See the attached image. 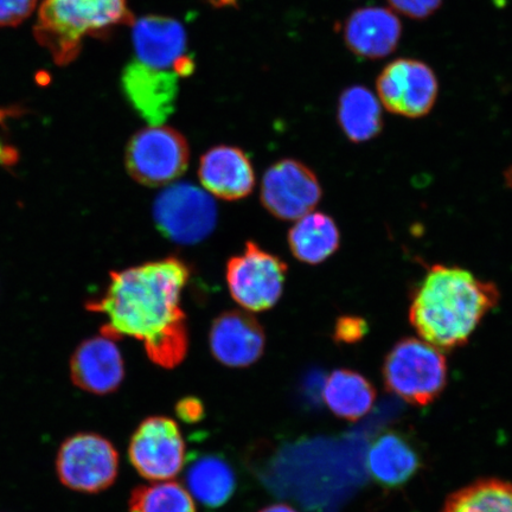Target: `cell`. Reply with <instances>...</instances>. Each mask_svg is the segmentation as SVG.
Returning a JSON list of instances; mask_svg holds the SVG:
<instances>
[{
    "mask_svg": "<svg viewBox=\"0 0 512 512\" xmlns=\"http://www.w3.org/2000/svg\"><path fill=\"white\" fill-rule=\"evenodd\" d=\"M189 278L188 265L174 256L114 271L104 294L89 300L86 309L106 317L101 335L114 341L136 338L153 363L172 369L184 361L189 349L181 306Z\"/></svg>",
    "mask_w": 512,
    "mask_h": 512,
    "instance_id": "cell-1",
    "label": "cell"
},
{
    "mask_svg": "<svg viewBox=\"0 0 512 512\" xmlns=\"http://www.w3.org/2000/svg\"><path fill=\"white\" fill-rule=\"evenodd\" d=\"M501 299L498 287L457 266L434 265L416 286L409 322L428 344L452 351L473 332Z\"/></svg>",
    "mask_w": 512,
    "mask_h": 512,
    "instance_id": "cell-2",
    "label": "cell"
},
{
    "mask_svg": "<svg viewBox=\"0 0 512 512\" xmlns=\"http://www.w3.org/2000/svg\"><path fill=\"white\" fill-rule=\"evenodd\" d=\"M133 22L126 0H43L34 35L63 67L78 59L86 37H107Z\"/></svg>",
    "mask_w": 512,
    "mask_h": 512,
    "instance_id": "cell-3",
    "label": "cell"
},
{
    "mask_svg": "<svg viewBox=\"0 0 512 512\" xmlns=\"http://www.w3.org/2000/svg\"><path fill=\"white\" fill-rule=\"evenodd\" d=\"M382 375L389 392L425 407L444 392L447 361L443 352L422 339L403 338L384 358Z\"/></svg>",
    "mask_w": 512,
    "mask_h": 512,
    "instance_id": "cell-4",
    "label": "cell"
},
{
    "mask_svg": "<svg viewBox=\"0 0 512 512\" xmlns=\"http://www.w3.org/2000/svg\"><path fill=\"white\" fill-rule=\"evenodd\" d=\"M55 469L57 478L67 489L80 494H99L117 480L119 453L100 434L76 433L60 445Z\"/></svg>",
    "mask_w": 512,
    "mask_h": 512,
    "instance_id": "cell-5",
    "label": "cell"
},
{
    "mask_svg": "<svg viewBox=\"0 0 512 512\" xmlns=\"http://www.w3.org/2000/svg\"><path fill=\"white\" fill-rule=\"evenodd\" d=\"M190 149L181 132L169 126H149L128 142L125 166L134 181L145 187L175 182L188 169Z\"/></svg>",
    "mask_w": 512,
    "mask_h": 512,
    "instance_id": "cell-6",
    "label": "cell"
},
{
    "mask_svg": "<svg viewBox=\"0 0 512 512\" xmlns=\"http://www.w3.org/2000/svg\"><path fill=\"white\" fill-rule=\"evenodd\" d=\"M287 265L258 243L248 241L245 251L230 258L226 279L230 294L246 311L270 310L283 296Z\"/></svg>",
    "mask_w": 512,
    "mask_h": 512,
    "instance_id": "cell-7",
    "label": "cell"
},
{
    "mask_svg": "<svg viewBox=\"0 0 512 512\" xmlns=\"http://www.w3.org/2000/svg\"><path fill=\"white\" fill-rule=\"evenodd\" d=\"M153 219L166 239L179 245H196L214 232L217 208L208 192L194 184L176 183L157 196Z\"/></svg>",
    "mask_w": 512,
    "mask_h": 512,
    "instance_id": "cell-8",
    "label": "cell"
},
{
    "mask_svg": "<svg viewBox=\"0 0 512 512\" xmlns=\"http://www.w3.org/2000/svg\"><path fill=\"white\" fill-rule=\"evenodd\" d=\"M381 105L390 113L418 119L432 111L439 93L437 75L414 59L390 62L376 80Z\"/></svg>",
    "mask_w": 512,
    "mask_h": 512,
    "instance_id": "cell-9",
    "label": "cell"
},
{
    "mask_svg": "<svg viewBox=\"0 0 512 512\" xmlns=\"http://www.w3.org/2000/svg\"><path fill=\"white\" fill-rule=\"evenodd\" d=\"M322 195L315 172L296 159L279 160L262 178V206L279 220L302 219L318 206Z\"/></svg>",
    "mask_w": 512,
    "mask_h": 512,
    "instance_id": "cell-10",
    "label": "cell"
},
{
    "mask_svg": "<svg viewBox=\"0 0 512 512\" xmlns=\"http://www.w3.org/2000/svg\"><path fill=\"white\" fill-rule=\"evenodd\" d=\"M128 458L140 476L150 480H169L181 472L185 443L175 420L150 416L133 433Z\"/></svg>",
    "mask_w": 512,
    "mask_h": 512,
    "instance_id": "cell-11",
    "label": "cell"
},
{
    "mask_svg": "<svg viewBox=\"0 0 512 512\" xmlns=\"http://www.w3.org/2000/svg\"><path fill=\"white\" fill-rule=\"evenodd\" d=\"M179 79L174 70L153 68L133 60L124 68L121 87L140 118L150 126H162L175 113Z\"/></svg>",
    "mask_w": 512,
    "mask_h": 512,
    "instance_id": "cell-12",
    "label": "cell"
},
{
    "mask_svg": "<svg viewBox=\"0 0 512 512\" xmlns=\"http://www.w3.org/2000/svg\"><path fill=\"white\" fill-rule=\"evenodd\" d=\"M209 345L211 354L223 366L246 368L264 355L265 331L248 311H227L211 325Z\"/></svg>",
    "mask_w": 512,
    "mask_h": 512,
    "instance_id": "cell-13",
    "label": "cell"
},
{
    "mask_svg": "<svg viewBox=\"0 0 512 512\" xmlns=\"http://www.w3.org/2000/svg\"><path fill=\"white\" fill-rule=\"evenodd\" d=\"M69 369L74 386L94 395L117 392L125 379L118 345L104 335L83 341L70 357Z\"/></svg>",
    "mask_w": 512,
    "mask_h": 512,
    "instance_id": "cell-14",
    "label": "cell"
},
{
    "mask_svg": "<svg viewBox=\"0 0 512 512\" xmlns=\"http://www.w3.org/2000/svg\"><path fill=\"white\" fill-rule=\"evenodd\" d=\"M343 36L352 54L380 60L398 48L402 23L392 10L370 6L352 12L344 23Z\"/></svg>",
    "mask_w": 512,
    "mask_h": 512,
    "instance_id": "cell-15",
    "label": "cell"
},
{
    "mask_svg": "<svg viewBox=\"0 0 512 512\" xmlns=\"http://www.w3.org/2000/svg\"><path fill=\"white\" fill-rule=\"evenodd\" d=\"M198 177L209 194L223 201L242 200L251 195L255 187L251 160L234 146H215L204 153Z\"/></svg>",
    "mask_w": 512,
    "mask_h": 512,
    "instance_id": "cell-16",
    "label": "cell"
},
{
    "mask_svg": "<svg viewBox=\"0 0 512 512\" xmlns=\"http://www.w3.org/2000/svg\"><path fill=\"white\" fill-rule=\"evenodd\" d=\"M133 47L139 62L172 70L187 50V32L174 18L146 16L133 22Z\"/></svg>",
    "mask_w": 512,
    "mask_h": 512,
    "instance_id": "cell-17",
    "label": "cell"
},
{
    "mask_svg": "<svg viewBox=\"0 0 512 512\" xmlns=\"http://www.w3.org/2000/svg\"><path fill=\"white\" fill-rule=\"evenodd\" d=\"M367 466L377 484L387 489H398L419 472L421 459L405 435L389 431L371 444Z\"/></svg>",
    "mask_w": 512,
    "mask_h": 512,
    "instance_id": "cell-18",
    "label": "cell"
},
{
    "mask_svg": "<svg viewBox=\"0 0 512 512\" xmlns=\"http://www.w3.org/2000/svg\"><path fill=\"white\" fill-rule=\"evenodd\" d=\"M341 234L331 216L310 213L297 220L288 233V246L294 258L307 265H319L339 248Z\"/></svg>",
    "mask_w": 512,
    "mask_h": 512,
    "instance_id": "cell-19",
    "label": "cell"
},
{
    "mask_svg": "<svg viewBox=\"0 0 512 512\" xmlns=\"http://www.w3.org/2000/svg\"><path fill=\"white\" fill-rule=\"evenodd\" d=\"M339 126L350 142L360 144L376 138L383 128L382 105L364 86H351L338 101Z\"/></svg>",
    "mask_w": 512,
    "mask_h": 512,
    "instance_id": "cell-20",
    "label": "cell"
},
{
    "mask_svg": "<svg viewBox=\"0 0 512 512\" xmlns=\"http://www.w3.org/2000/svg\"><path fill=\"white\" fill-rule=\"evenodd\" d=\"M323 398L326 406L338 418L357 421L373 408L376 390L357 371L337 369L326 379Z\"/></svg>",
    "mask_w": 512,
    "mask_h": 512,
    "instance_id": "cell-21",
    "label": "cell"
},
{
    "mask_svg": "<svg viewBox=\"0 0 512 512\" xmlns=\"http://www.w3.org/2000/svg\"><path fill=\"white\" fill-rule=\"evenodd\" d=\"M185 479L190 494L204 507L211 509L226 504L236 490V477L232 466L217 456L198 458L189 467Z\"/></svg>",
    "mask_w": 512,
    "mask_h": 512,
    "instance_id": "cell-22",
    "label": "cell"
},
{
    "mask_svg": "<svg viewBox=\"0 0 512 512\" xmlns=\"http://www.w3.org/2000/svg\"><path fill=\"white\" fill-rule=\"evenodd\" d=\"M441 512H512V484L480 479L448 496Z\"/></svg>",
    "mask_w": 512,
    "mask_h": 512,
    "instance_id": "cell-23",
    "label": "cell"
},
{
    "mask_svg": "<svg viewBox=\"0 0 512 512\" xmlns=\"http://www.w3.org/2000/svg\"><path fill=\"white\" fill-rule=\"evenodd\" d=\"M130 512H197L194 499L175 482L142 485L132 491Z\"/></svg>",
    "mask_w": 512,
    "mask_h": 512,
    "instance_id": "cell-24",
    "label": "cell"
},
{
    "mask_svg": "<svg viewBox=\"0 0 512 512\" xmlns=\"http://www.w3.org/2000/svg\"><path fill=\"white\" fill-rule=\"evenodd\" d=\"M369 325L366 319L358 316H342L337 319L334 329V341L342 344L361 342L368 335Z\"/></svg>",
    "mask_w": 512,
    "mask_h": 512,
    "instance_id": "cell-25",
    "label": "cell"
},
{
    "mask_svg": "<svg viewBox=\"0 0 512 512\" xmlns=\"http://www.w3.org/2000/svg\"><path fill=\"white\" fill-rule=\"evenodd\" d=\"M38 0H0V27H18L35 11Z\"/></svg>",
    "mask_w": 512,
    "mask_h": 512,
    "instance_id": "cell-26",
    "label": "cell"
},
{
    "mask_svg": "<svg viewBox=\"0 0 512 512\" xmlns=\"http://www.w3.org/2000/svg\"><path fill=\"white\" fill-rule=\"evenodd\" d=\"M392 9L415 21L431 17L440 9L443 0H388Z\"/></svg>",
    "mask_w": 512,
    "mask_h": 512,
    "instance_id": "cell-27",
    "label": "cell"
},
{
    "mask_svg": "<svg viewBox=\"0 0 512 512\" xmlns=\"http://www.w3.org/2000/svg\"><path fill=\"white\" fill-rule=\"evenodd\" d=\"M176 414L179 419L187 424H197L206 416V407H204L201 399L195 396H187L177 402L175 407Z\"/></svg>",
    "mask_w": 512,
    "mask_h": 512,
    "instance_id": "cell-28",
    "label": "cell"
},
{
    "mask_svg": "<svg viewBox=\"0 0 512 512\" xmlns=\"http://www.w3.org/2000/svg\"><path fill=\"white\" fill-rule=\"evenodd\" d=\"M17 152L15 150L10 149L8 146H4L0 144V163L2 164H12L17 160Z\"/></svg>",
    "mask_w": 512,
    "mask_h": 512,
    "instance_id": "cell-29",
    "label": "cell"
},
{
    "mask_svg": "<svg viewBox=\"0 0 512 512\" xmlns=\"http://www.w3.org/2000/svg\"><path fill=\"white\" fill-rule=\"evenodd\" d=\"M259 512H298L296 509L290 507V505L284 503L268 505V507L260 510Z\"/></svg>",
    "mask_w": 512,
    "mask_h": 512,
    "instance_id": "cell-30",
    "label": "cell"
},
{
    "mask_svg": "<svg viewBox=\"0 0 512 512\" xmlns=\"http://www.w3.org/2000/svg\"><path fill=\"white\" fill-rule=\"evenodd\" d=\"M505 183L512 189V166L504 172Z\"/></svg>",
    "mask_w": 512,
    "mask_h": 512,
    "instance_id": "cell-31",
    "label": "cell"
}]
</instances>
